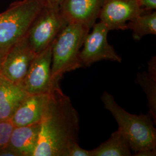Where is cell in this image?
Masks as SVG:
<instances>
[{
  "instance_id": "obj_1",
  "label": "cell",
  "mask_w": 156,
  "mask_h": 156,
  "mask_svg": "<svg viewBox=\"0 0 156 156\" xmlns=\"http://www.w3.org/2000/svg\"><path fill=\"white\" fill-rule=\"evenodd\" d=\"M39 123L33 156H68L69 148L78 143V112L58 86L50 92L48 105Z\"/></svg>"
},
{
  "instance_id": "obj_2",
  "label": "cell",
  "mask_w": 156,
  "mask_h": 156,
  "mask_svg": "<svg viewBox=\"0 0 156 156\" xmlns=\"http://www.w3.org/2000/svg\"><path fill=\"white\" fill-rule=\"evenodd\" d=\"M101 100L115 119L118 129L128 140L135 155L156 156V129L151 115L128 113L117 104L112 95L106 91L102 93Z\"/></svg>"
},
{
  "instance_id": "obj_3",
  "label": "cell",
  "mask_w": 156,
  "mask_h": 156,
  "mask_svg": "<svg viewBox=\"0 0 156 156\" xmlns=\"http://www.w3.org/2000/svg\"><path fill=\"white\" fill-rule=\"evenodd\" d=\"M89 31V28L82 24L68 23L53 41L51 74L55 86H58V81L66 73L82 67L80 49Z\"/></svg>"
},
{
  "instance_id": "obj_4",
  "label": "cell",
  "mask_w": 156,
  "mask_h": 156,
  "mask_svg": "<svg viewBox=\"0 0 156 156\" xmlns=\"http://www.w3.org/2000/svg\"><path fill=\"white\" fill-rule=\"evenodd\" d=\"M44 4L42 0H21L0 13V51L6 53L25 37Z\"/></svg>"
},
{
  "instance_id": "obj_5",
  "label": "cell",
  "mask_w": 156,
  "mask_h": 156,
  "mask_svg": "<svg viewBox=\"0 0 156 156\" xmlns=\"http://www.w3.org/2000/svg\"><path fill=\"white\" fill-rule=\"evenodd\" d=\"M67 24L60 8L44 5L25 36L27 44L35 55L39 54L51 46Z\"/></svg>"
},
{
  "instance_id": "obj_6",
  "label": "cell",
  "mask_w": 156,
  "mask_h": 156,
  "mask_svg": "<svg viewBox=\"0 0 156 156\" xmlns=\"http://www.w3.org/2000/svg\"><path fill=\"white\" fill-rule=\"evenodd\" d=\"M93 27L92 32L86 35L80 53L82 67H89L102 60L121 62L122 58L108 42L109 29L101 22L94 24Z\"/></svg>"
},
{
  "instance_id": "obj_7",
  "label": "cell",
  "mask_w": 156,
  "mask_h": 156,
  "mask_svg": "<svg viewBox=\"0 0 156 156\" xmlns=\"http://www.w3.org/2000/svg\"><path fill=\"white\" fill-rule=\"evenodd\" d=\"M51 64V45L35 55L19 85L28 94L50 93L57 87L52 83Z\"/></svg>"
},
{
  "instance_id": "obj_8",
  "label": "cell",
  "mask_w": 156,
  "mask_h": 156,
  "mask_svg": "<svg viewBox=\"0 0 156 156\" xmlns=\"http://www.w3.org/2000/svg\"><path fill=\"white\" fill-rule=\"evenodd\" d=\"M36 55L24 38L8 50L4 57L0 74L15 83L22 82Z\"/></svg>"
},
{
  "instance_id": "obj_9",
  "label": "cell",
  "mask_w": 156,
  "mask_h": 156,
  "mask_svg": "<svg viewBox=\"0 0 156 156\" xmlns=\"http://www.w3.org/2000/svg\"><path fill=\"white\" fill-rule=\"evenodd\" d=\"M143 12L138 0H105L98 17L109 31L125 30L129 22Z\"/></svg>"
},
{
  "instance_id": "obj_10",
  "label": "cell",
  "mask_w": 156,
  "mask_h": 156,
  "mask_svg": "<svg viewBox=\"0 0 156 156\" xmlns=\"http://www.w3.org/2000/svg\"><path fill=\"white\" fill-rule=\"evenodd\" d=\"M105 0H62L60 10L68 23L93 27Z\"/></svg>"
},
{
  "instance_id": "obj_11",
  "label": "cell",
  "mask_w": 156,
  "mask_h": 156,
  "mask_svg": "<svg viewBox=\"0 0 156 156\" xmlns=\"http://www.w3.org/2000/svg\"><path fill=\"white\" fill-rule=\"evenodd\" d=\"M50 93L28 94L11 117L15 127L39 123L50 99Z\"/></svg>"
},
{
  "instance_id": "obj_12",
  "label": "cell",
  "mask_w": 156,
  "mask_h": 156,
  "mask_svg": "<svg viewBox=\"0 0 156 156\" xmlns=\"http://www.w3.org/2000/svg\"><path fill=\"white\" fill-rule=\"evenodd\" d=\"M40 123L15 127L12 130L8 146L19 156H33L37 147Z\"/></svg>"
},
{
  "instance_id": "obj_13",
  "label": "cell",
  "mask_w": 156,
  "mask_h": 156,
  "mask_svg": "<svg viewBox=\"0 0 156 156\" xmlns=\"http://www.w3.org/2000/svg\"><path fill=\"white\" fill-rule=\"evenodd\" d=\"M28 93L18 84L0 74V119H11Z\"/></svg>"
},
{
  "instance_id": "obj_14",
  "label": "cell",
  "mask_w": 156,
  "mask_h": 156,
  "mask_svg": "<svg viewBox=\"0 0 156 156\" xmlns=\"http://www.w3.org/2000/svg\"><path fill=\"white\" fill-rule=\"evenodd\" d=\"M136 83L139 84L146 95L149 114L154 123L156 122V60L153 57L149 62L148 71L138 73L135 79Z\"/></svg>"
},
{
  "instance_id": "obj_15",
  "label": "cell",
  "mask_w": 156,
  "mask_h": 156,
  "mask_svg": "<svg viewBox=\"0 0 156 156\" xmlns=\"http://www.w3.org/2000/svg\"><path fill=\"white\" fill-rule=\"evenodd\" d=\"M131 149L128 141L119 130L97 147L90 151V156H130Z\"/></svg>"
},
{
  "instance_id": "obj_16",
  "label": "cell",
  "mask_w": 156,
  "mask_h": 156,
  "mask_svg": "<svg viewBox=\"0 0 156 156\" xmlns=\"http://www.w3.org/2000/svg\"><path fill=\"white\" fill-rule=\"evenodd\" d=\"M127 29L133 31L134 39L140 40L147 35L156 34V12H144L129 22Z\"/></svg>"
},
{
  "instance_id": "obj_17",
  "label": "cell",
  "mask_w": 156,
  "mask_h": 156,
  "mask_svg": "<svg viewBox=\"0 0 156 156\" xmlns=\"http://www.w3.org/2000/svg\"><path fill=\"white\" fill-rule=\"evenodd\" d=\"M14 127L11 119H0V149L8 146Z\"/></svg>"
},
{
  "instance_id": "obj_18",
  "label": "cell",
  "mask_w": 156,
  "mask_h": 156,
  "mask_svg": "<svg viewBox=\"0 0 156 156\" xmlns=\"http://www.w3.org/2000/svg\"><path fill=\"white\" fill-rule=\"evenodd\" d=\"M68 156H90V151L82 148L76 143L69 148Z\"/></svg>"
},
{
  "instance_id": "obj_19",
  "label": "cell",
  "mask_w": 156,
  "mask_h": 156,
  "mask_svg": "<svg viewBox=\"0 0 156 156\" xmlns=\"http://www.w3.org/2000/svg\"><path fill=\"white\" fill-rule=\"evenodd\" d=\"M138 4L142 10L151 11L156 9V0H138Z\"/></svg>"
},
{
  "instance_id": "obj_20",
  "label": "cell",
  "mask_w": 156,
  "mask_h": 156,
  "mask_svg": "<svg viewBox=\"0 0 156 156\" xmlns=\"http://www.w3.org/2000/svg\"><path fill=\"white\" fill-rule=\"evenodd\" d=\"M0 156H19L16 153L8 146L0 149Z\"/></svg>"
},
{
  "instance_id": "obj_21",
  "label": "cell",
  "mask_w": 156,
  "mask_h": 156,
  "mask_svg": "<svg viewBox=\"0 0 156 156\" xmlns=\"http://www.w3.org/2000/svg\"><path fill=\"white\" fill-rule=\"evenodd\" d=\"M44 5L53 8H60L62 0H42Z\"/></svg>"
},
{
  "instance_id": "obj_22",
  "label": "cell",
  "mask_w": 156,
  "mask_h": 156,
  "mask_svg": "<svg viewBox=\"0 0 156 156\" xmlns=\"http://www.w3.org/2000/svg\"><path fill=\"white\" fill-rule=\"evenodd\" d=\"M5 53H4V52L0 51V71H1V69L2 62V60H3L4 57L5 56Z\"/></svg>"
}]
</instances>
